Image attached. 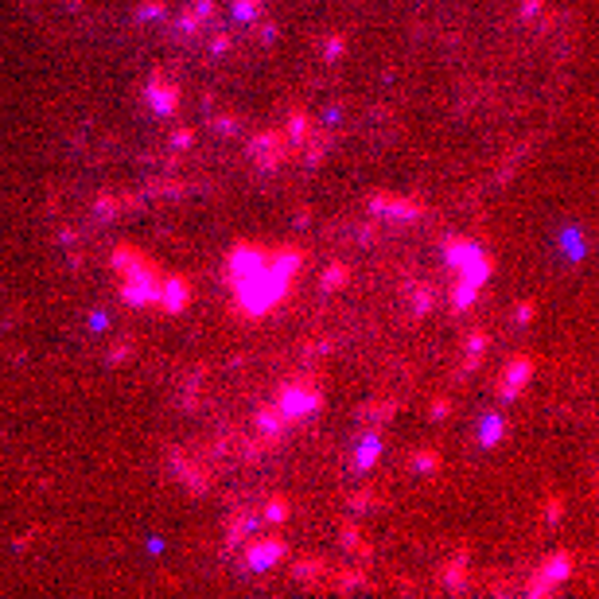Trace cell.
Masks as SVG:
<instances>
[{
    "instance_id": "cell-1",
    "label": "cell",
    "mask_w": 599,
    "mask_h": 599,
    "mask_svg": "<svg viewBox=\"0 0 599 599\" xmlns=\"http://www.w3.org/2000/svg\"><path fill=\"white\" fill-rule=\"evenodd\" d=\"M156 296H160V265L152 257H144L136 269L121 276V300L129 308H156Z\"/></svg>"
},
{
    "instance_id": "cell-2",
    "label": "cell",
    "mask_w": 599,
    "mask_h": 599,
    "mask_svg": "<svg viewBox=\"0 0 599 599\" xmlns=\"http://www.w3.org/2000/svg\"><path fill=\"white\" fill-rule=\"evenodd\" d=\"M572 572H576V552H568V549H557V552H549L545 561H541V568H537V576L526 584V596H533V599H541V596H552L561 584H568L572 580Z\"/></svg>"
},
{
    "instance_id": "cell-3",
    "label": "cell",
    "mask_w": 599,
    "mask_h": 599,
    "mask_svg": "<svg viewBox=\"0 0 599 599\" xmlns=\"http://www.w3.org/2000/svg\"><path fill=\"white\" fill-rule=\"evenodd\" d=\"M276 408H280V417H284L288 424H296V420L312 417V413H319V408H323V393H319L312 382H292V385H284V389H280Z\"/></svg>"
},
{
    "instance_id": "cell-4",
    "label": "cell",
    "mask_w": 599,
    "mask_h": 599,
    "mask_svg": "<svg viewBox=\"0 0 599 599\" xmlns=\"http://www.w3.org/2000/svg\"><path fill=\"white\" fill-rule=\"evenodd\" d=\"M245 152L253 156V164H257L261 171H276V168H280V164L288 160L292 144H288L284 132H276V129H261V132H253V136H249Z\"/></svg>"
},
{
    "instance_id": "cell-5",
    "label": "cell",
    "mask_w": 599,
    "mask_h": 599,
    "mask_svg": "<svg viewBox=\"0 0 599 599\" xmlns=\"http://www.w3.org/2000/svg\"><path fill=\"white\" fill-rule=\"evenodd\" d=\"M533 370H537V358H533V354H517V358L506 362L502 374H498V382H494L498 401H517L522 389L529 385V378H533Z\"/></svg>"
},
{
    "instance_id": "cell-6",
    "label": "cell",
    "mask_w": 599,
    "mask_h": 599,
    "mask_svg": "<svg viewBox=\"0 0 599 599\" xmlns=\"http://www.w3.org/2000/svg\"><path fill=\"white\" fill-rule=\"evenodd\" d=\"M366 210L378 218H393V222H417L424 215V206L417 199H401V195H389V191H374L366 199Z\"/></svg>"
},
{
    "instance_id": "cell-7",
    "label": "cell",
    "mask_w": 599,
    "mask_h": 599,
    "mask_svg": "<svg viewBox=\"0 0 599 599\" xmlns=\"http://www.w3.org/2000/svg\"><path fill=\"white\" fill-rule=\"evenodd\" d=\"M144 101H148V109L156 117H175V109H180V86L168 82L164 74H152L148 86H144Z\"/></svg>"
},
{
    "instance_id": "cell-8",
    "label": "cell",
    "mask_w": 599,
    "mask_h": 599,
    "mask_svg": "<svg viewBox=\"0 0 599 599\" xmlns=\"http://www.w3.org/2000/svg\"><path fill=\"white\" fill-rule=\"evenodd\" d=\"M187 304H191V284H187V276H183V273L160 276V296H156L160 312L180 315V312H187Z\"/></svg>"
},
{
    "instance_id": "cell-9",
    "label": "cell",
    "mask_w": 599,
    "mask_h": 599,
    "mask_svg": "<svg viewBox=\"0 0 599 599\" xmlns=\"http://www.w3.org/2000/svg\"><path fill=\"white\" fill-rule=\"evenodd\" d=\"M284 552H288V545L280 537L257 541V545L245 552V568H249L253 576H261V572H269V568H276V564L284 561Z\"/></svg>"
},
{
    "instance_id": "cell-10",
    "label": "cell",
    "mask_w": 599,
    "mask_h": 599,
    "mask_svg": "<svg viewBox=\"0 0 599 599\" xmlns=\"http://www.w3.org/2000/svg\"><path fill=\"white\" fill-rule=\"evenodd\" d=\"M253 424H257V436H261L265 448H276L280 436H284V428H288V420L280 417V408H276V405H261L257 413H253Z\"/></svg>"
},
{
    "instance_id": "cell-11",
    "label": "cell",
    "mask_w": 599,
    "mask_h": 599,
    "mask_svg": "<svg viewBox=\"0 0 599 599\" xmlns=\"http://www.w3.org/2000/svg\"><path fill=\"white\" fill-rule=\"evenodd\" d=\"M467 564H471V552L467 549L452 552V561L443 564V572H440V580H443V587H448V591H467Z\"/></svg>"
},
{
    "instance_id": "cell-12",
    "label": "cell",
    "mask_w": 599,
    "mask_h": 599,
    "mask_svg": "<svg viewBox=\"0 0 599 599\" xmlns=\"http://www.w3.org/2000/svg\"><path fill=\"white\" fill-rule=\"evenodd\" d=\"M171 467H175V475L187 482V491H191V494H203V491H206V482H210V471H199L191 459L183 456V452H171Z\"/></svg>"
},
{
    "instance_id": "cell-13",
    "label": "cell",
    "mask_w": 599,
    "mask_h": 599,
    "mask_svg": "<svg viewBox=\"0 0 599 599\" xmlns=\"http://www.w3.org/2000/svg\"><path fill=\"white\" fill-rule=\"evenodd\" d=\"M269 265H273L276 273L284 276V280H292V276L304 269V249H296V245H280V249H269Z\"/></svg>"
},
{
    "instance_id": "cell-14",
    "label": "cell",
    "mask_w": 599,
    "mask_h": 599,
    "mask_svg": "<svg viewBox=\"0 0 599 599\" xmlns=\"http://www.w3.org/2000/svg\"><path fill=\"white\" fill-rule=\"evenodd\" d=\"M487 343H491V339H487V331H482V327H475V331L467 335V350H463V374H475V370L482 366V358H487Z\"/></svg>"
},
{
    "instance_id": "cell-15",
    "label": "cell",
    "mask_w": 599,
    "mask_h": 599,
    "mask_svg": "<svg viewBox=\"0 0 599 599\" xmlns=\"http://www.w3.org/2000/svg\"><path fill=\"white\" fill-rule=\"evenodd\" d=\"M253 526H261V522H257L253 514H234V517H230V529H226V552H238V545H241L245 537H249V529H253Z\"/></svg>"
},
{
    "instance_id": "cell-16",
    "label": "cell",
    "mask_w": 599,
    "mask_h": 599,
    "mask_svg": "<svg viewBox=\"0 0 599 599\" xmlns=\"http://www.w3.org/2000/svg\"><path fill=\"white\" fill-rule=\"evenodd\" d=\"M284 136H288L292 148H304V140L312 136V117H308L304 109H292V113H288V132Z\"/></svg>"
},
{
    "instance_id": "cell-17",
    "label": "cell",
    "mask_w": 599,
    "mask_h": 599,
    "mask_svg": "<svg viewBox=\"0 0 599 599\" xmlns=\"http://www.w3.org/2000/svg\"><path fill=\"white\" fill-rule=\"evenodd\" d=\"M144 257H148V253H144V249H136V245H117V249L109 253V265H113V273H121V276H125L129 269H136V265H140Z\"/></svg>"
},
{
    "instance_id": "cell-18",
    "label": "cell",
    "mask_w": 599,
    "mask_h": 599,
    "mask_svg": "<svg viewBox=\"0 0 599 599\" xmlns=\"http://www.w3.org/2000/svg\"><path fill=\"white\" fill-rule=\"evenodd\" d=\"M378 456H382V436H378V432H366V440H362L358 452H354V467H358V471L374 467Z\"/></svg>"
},
{
    "instance_id": "cell-19",
    "label": "cell",
    "mask_w": 599,
    "mask_h": 599,
    "mask_svg": "<svg viewBox=\"0 0 599 599\" xmlns=\"http://www.w3.org/2000/svg\"><path fill=\"white\" fill-rule=\"evenodd\" d=\"M350 284V269L343 261H331L323 269V276H319V288L323 292H339V288H347Z\"/></svg>"
},
{
    "instance_id": "cell-20",
    "label": "cell",
    "mask_w": 599,
    "mask_h": 599,
    "mask_svg": "<svg viewBox=\"0 0 599 599\" xmlns=\"http://www.w3.org/2000/svg\"><path fill=\"white\" fill-rule=\"evenodd\" d=\"M261 526H284L288 522V498H280V494H273L269 502H265V510H261V517H257Z\"/></svg>"
},
{
    "instance_id": "cell-21",
    "label": "cell",
    "mask_w": 599,
    "mask_h": 599,
    "mask_svg": "<svg viewBox=\"0 0 599 599\" xmlns=\"http://www.w3.org/2000/svg\"><path fill=\"white\" fill-rule=\"evenodd\" d=\"M408 467L417 471V475H436L440 471V452L436 448H420V452H413Z\"/></svg>"
},
{
    "instance_id": "cell-22",
    "label": "cell",
    "mask_w": 599,
    "mask_h": 599,
    "mask_svg": "<svg viewBox=\"0 0 599 599\" xmlns=\"http://www.w3.org/2000/svg\"><path fill=\"white\" fill-rule=\"evenodd\" d=\"M408 304H413V315H417V319H424V315L436 308V288H432V284H417Z\"/></svg>"
},
{
    "instance_id": "cell-23",
    "label": "cell",
    "mask_w": 599,
    "mask_h": 599,
    "mask_svg": "<svg viewBox=\"0 0 599 599\" xmlns=\"http://www.w3.org/2000/svg\"><path fill=\"white\" fill-rule=\"evenodd\" d=\"M475 292H479V284H471V280H463V276H459V280H456V288H452V312H467V308H471V300H475Z\"/></svg>"
},
{
    "instance_id": "cell-24",
    "label": "cell",
    "mask_w": 599,
    "mask_h": 599,
    "mask_svg": "<svg viewBox=\"0 0 599 599\" xmlns=\"http://www.w3.org/2000/svg\"><path fill=\"white\" fill-rule=\"evenodd\" d=\"M339 541H343V549H347V552H358V557H366V561H370V545L362 541V533H358V526H354V522H347V526H343Z\"/></svg>"
},
{
    "instance_id": "cell-25",
    "label": "cell",
    "mask_w": 599,
    "mask_h": 599,
    "mask_svg": "<svg viewBox=\"0 0 599 599\" xmlns=\"http://www.w3.org/2000/svg\"><path fill=\"white\" fill-rule=\"evenodd\" d=\"M125 210V195H113V191H101L94 199V215L97 218H113V215H121Z\"/></svg>"
},
{
    "instance_id": "cell-26",
    "label": "cell",
    "mask_w": 599,
    "mask_h": 599,
    "mask_svg": "<svg viewBox=\"0 0 599 599\" xmlns=\"http://www.w3.org/2000/svg\"><path fill=\"white\" fill-rule=\"evenodd\" d=\"M502 432H506V420L498 417V413H491V417L482 420V432H479V443L482 448H494V443L502 440Z\"/></svg>"
},
{
    "instance_id": "cell-27",
    "label": "cell",
    "mask_w": 599,
    "mask_h": 599,
    "mask_svg": "<svg viewBox=\"0 0 599 599\" xmlns=\"http://www.w3.org/2000/svg\"><path fill=\"white\" fill-rule=\"evenodd\" d=\"M393 413H397V401H378V405H366V408L358 413V417H362V420H370L374 428H378V424H385V420L393 417Z\"/></svg>"
},
{
    "instance_id": "cell-28",
    "label": "cell",
    "mask_w": 599,
    "mask_h": 599,
    "mask_svg": "<svg viewBox=\"0 0 599 599\" xmlns=\"http://www.w3.org/2000/svg\"><path fill=\"white\" fill-rule=\"evenodd\" d=\"M319 572H323V561H319V557H308V561L292 564V580H304V584H312Z\"/></svg>"
},
{
    "instance_id": "cell-29",
    "label": "cell",
    "mask_w": 599,
    "mask_h": 599,
    "mask_svg": "<svg viewBox=\"0 0 599 599\" xmlns=\"http://www.w3.org/2000/svg\"><path fill=\"white\" fill-rule=\"evenodd\" d=\"M164 16H168V4H164V0H140V4H136V24L164 20Z\"/></svg>"
},
{
    "instance_id": "cell-30",
    "label": "cell",
    "mask_w": 599,
    "mask_h": 599,
    "mask_svg": "<svg viewBox=\"0 0 599 599\" xmlns=\"http://www.w3.org/2000/svg\"><path fill=\"white\" fill-rule=\"evenodd\" d=\"M261 8H265V0H234V20L238 24H253L261 16Z\"/></svg>"
},
{
    "instance_id": "cell-31",
    "label": "cell",
    "mask_w": 599,
    "mask_h": 599,
    "mask_svg": "<svg viewBox=\"0 0 599 599\" xmlns=\"http://www.w3.org/2000/svg\"><path fill=\"white\" fill-rule=\"evenodd\" d=\"M304 144H308V152H304V164H308V168H315V164H323V156H327V144H331V140H327V136H315V140L308 136Z\"/></svg>"
},
{
    "instance_id": "cell-32",
    "label": "cell",
    "mask_w": 599,
    "mask_h": 599,
    "mask_svg": "<svg viewBox=\"0 0 599 599\" xmlns=\"http://www.w3.org/2000/svg\"><path fill=\"white\" fill-rule=\"evenodd\" d=\"M362 584H366V576H362V572H339V576H335V591H339V596H347V591H358Z\"/></svg>"
},
{
    "instance_id": "cell-33",
    "label": "cell",
    "mask_w": 599,
    "mask_h": 599,
    "mask_svg": "<svg viewBox=\"0 0 599 599\" xmlns=\"http://www.w3.org/2000/svg\"><path fill=\"white\" fill-rule=\"evenodd\" d=\"M545 522H549V526H561L564 522V498L561 494H549V502H545Z\"/></svg>"
},
{
    "instance_id": "cell-34",
    "label": "cell",
    "mask_w": 599,
    "mask_h": 599,
    "mask_svg": "<svg viewBox=\"0 0 599 599\" xmlns=\"http://www.w3.org/2000/svg\"><path fill=\"white\" fill-rule=\"evenodd\" d=\"M343 51H347V39H343V36H327L323 39V59L327 62H339V59H343Z\"/></svg>"
},
{
    "instance_id": "cell-35",
    "label": "cell",
    "mask_w": 599,
    "mask_h": 599,
    "mask_svg": "<svg viewBox=\"0 0 599 599\" xmlns=\"http://www.w3.org/2000/svg\"><path fill=\"white\" fill-rule=\"evenodd\" d=\"M175 24H180V32H183V36H195V32L203 27V20H199V12H195V8H183Z\"/></svg>"
},
{
    "instance_id": "cell-36",
    "label": "cell",
    "mask_w": 599,
    "mask_h": 599,
    "mask_svg": "<svg viewBox=\"0 0 599 599\" xmlns=\"http://www.w3.org/2000/svg\"><path fill=\"white\" fill-rule=\"evenodd\" d=\"M374 506H378V498H374L370 491L350 494V514H366V510H374Z\"/></svg>"
},
{
    "instance_id": "cell-37",
    "label": "cell",
    "mask_w": 599,
    "mask_h": 599,
    "mask_svg": "<svg viewBox=\"0 0 599 599\" xmlns=\"http://www.w3.org/2000/svg\"><path fill=\"white\" fill-rule=\"evenodd\" d=\"M533 315H537V304H533V300H522V304H517V312H514V323L526 327V323H533Z\"/></svg>"
},
{
    "instance_id": "cell-38",
    "label": "cell",
    "mask_w": 599,
    "mask_h": 599,
    "mask_svg": "<svg viewBox=\"0 0 599 599\" xmlns=\"http://www.w3.org/2000/svg\"><path fill=\"white\" fill-rule=\"evenodd\" d=\"M191 144H195V132L191 129H175V132H171V148H175V152L191 148Z\"/></svg>"
},
{
    "instance_id": "cell-39",
    "label": "cell",
    "mask_w": 599,
    "mask_h": 599,
    "mask_svg": "<svg viewBox=\"0 0 599 599\" xmlns=\"http://www.w3.org/2000/svg\"><path fill=\"white\" fill-rule=\"evenodd\" d=\"M215 129L222 132V136H234V132H238V121H234V113H222V117H215Z\"/></svg>"
},
{
    "instance_id": "cell-40",
    "label": "cell",
    "mask_w": 599,
    "mask_h": 599,
    "mask_svg": "<svg viewBox=\"0 0 599 599\" xmlns=\"http://www.w3.org/2000/svg\"><path fill=\"white\" fill-rule=\"evenodd\" d=\"M129 354H132V339H125V343H117V347L109 350V362H113V366H121Z\"/></svg>"
},
{
    "instance_id": "cell-41",
    "label": "cell",
    "mask_w": 599,
    "mask_h": 599,
    "mask_svg": "<svg viewBox=\"0 0 599 599\" xmlns=\"http://www.w3.org/2000/svg\"><path fill=\"white\" fill-rule=\"evenodd\" d=\"M191 8L199 12V20L206 24V20H215V8H218V4H215V0H195Z\"/></svg>"
},
{
    "instance_id": "cell-42",
    "label": "cell",
    "mask_w": 599,
    "mask_h": 599,
    "mask_svg": "<svg viewBox=\"0 0 599 599\" xmlns=\"http://www.w3.org/2000/svg\"><path fill=\"white\" fill-rule=\"evenodd\" d=\"M448 413H452V401H448V397H436V405H432V417L443 420Z\"/></svg>"
},
{
    "instance_id": "cell-43",
    "label": "cell",
    "mask_w": 599,
    "mask_h": 599,
    "mask_svg": "<svg viewBox=\"0 0 599 599\" xmlns=\"http://www.w3.org/2000/svg\"><path fill=\"white\" fill-rule=\"evenodd\" d=\"M230 51V36H215V43H210V55H226Z\"/></svg>"
},
{
    "instance_id": "cell-44",
    "label": "cell",
    "mask_w": 599,
    "mask_h": 599,
    "mask_svg": "<svg viewBox=\"0 0 599 599\" xmlns=\"http://www.w3.org/2000/svg\"><path fill=\"white\" fill-rule=\"evenodd\" d=\"M537 12H541V0H522V16H526V20H533Z\"/></svg>"
}]
</instances>
